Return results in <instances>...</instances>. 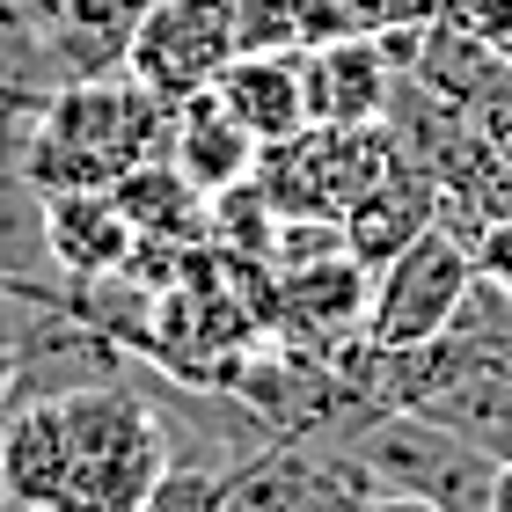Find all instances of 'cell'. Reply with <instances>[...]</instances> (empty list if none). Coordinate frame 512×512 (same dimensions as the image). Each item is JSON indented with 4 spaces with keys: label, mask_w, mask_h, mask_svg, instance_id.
Returning a JSON list of instances; mask_svg holds the SVG:
<instances>
[{
    "label": "cell",
    "mask_w": 512,
    "mask_h": 512,
    "mask_svg": "<svg viewBox=\"0 0 512 512\" xmlns=\"http://www.w3.org/2000/svg\"><path fill=\"white\" fill-rule=\"evenodd\" d=\"M66 410V483L52 512H139L147 491L169 476V417L132 381H88L59 395Z\"/></svg>",
    "instance_id": "obj_1"
},
{
    "label": "cell",
    "mask_w": 512,
    "mask_h": 512,
    "mask_svg": "<svg viewBox=\"0 0 512 512\" xmlns=\"http://www.w3.org/2000/svg\"><path fill=\"white\" fill-rule=\"evenodd\" d=\"M154 139H169V103L118 66V74H88V81H66L59 96H44L22 169L37 191H66V183L110 191L132 161L154 154Z\"/></svg>",
    "instance_id": "obj_2"
},
{
    "label": "cell",
    "mask_w": 512,
    "mask_h": 512,
    "mask_svg": "<svg viewBox=\"0 0 512 512\" xmlns=\"http://www.w3.org/2000/svg\"><path fill=\"white\" fill-rule=\"evenodd\" d=\"M337 454H352L374 491L425 498L439 512H491V476L498 461L469 447L461 432L432 425L425 410H366L352 432L330 439Z\"/></svg>",
    "instance_id": "obj_3"
},
{
    "label": "cell",
    "mask_w": 512,
    "mask_h": 512,
    "mask_svg": "<svg viewBox=\"0 0 512 512\" xmlns=\"http://www.w3.org/2000/svg\"><path fill=\"white\" fill-rule=\"evenodd\" d=\"M388 161L395 154L381 125H300L271 147H256L249 183L264 191L278 220H337Z\"/></svg>",
    "instance_id": "obj_4"
},
{
    "label": "cell",
    "mask_w": 512,
    "mask_h": 512,
    "mask_svg": "<svg viewBox=\"0 0 512 512\" xmlns=\"http://www.w3.org/2000/svg\"><path fill=\"white\" fill-rule=\"evenodd\" d=\"M469 278H476V249L432 220L403 256H388L374 271L359 337L366 344H425V337H439L447 315L461 308V293H469Z\"/></svg>",
    "instance_id": "obj_5"
},
{
    "label": "cell",
    "mask_w": 512,
    "mask_h": 512,
    "mask_svg": "<svg viewBox=\"0 0 512 512\" xmlns=\"http://www.w3.org/2000/svg\"><path fill=\"white\" fill-rule=\"evenodd\" d=\"M227 59H235V8L227 0H161L125 44V74L139 88H154L161 103L213 88Z\"/></svg>",
    "instance_id": "obj_6"
},
{
    "label": "cell",
    "mask_w": 512,
    "mask_h": 512,
    "mask_svg": "<svg viewBox=\"0 0 512 512\" xmlns=\"http://www.w3.org/2000/svg\"><path fill=\"white\" fill-rule=\"evenodd\" d=\"M366 286H374V271L352 249H330V256L293 264V271H271V337L293 344V352L337 359L366 322Z\"/></svg>",
    "instance_id": "obj_7"
},
{
    "label": "cell",
    "mask_w": 512,
    "mask_h": 512,
    "mask_svg": "<svg viewBox=\"0 0 512 512\" xmlns=\"http://www.w3.org/2000/svg\"><path fill=\"white\" fill-rule=\"evenodd\" d=\"M403 66L388 59L381 30H344L300 44V96H308V125H381L388 88Z\"/></svg>",
    "instance_id": "obj_8"
},
{
    "label": "cell",
    "mask_w": 512,
    "mask_h": 512,
    "mask_svg": "<svg viewBox=\"0 0 512 512\" xmlns=\"http://www.w3.org/2000/svg\"><path fill=\"white\" fill-rule=\"evenodd\" d=\"M44 256H52V271H66V286L118 278L125 256H132V220L118 213L110 191H96V183L44 191Z\"/></svg>",
    "instance_id": "obj_9"
},
{
    "label": "cell",
    "mask_w": 512,
    "mask_h": 512,
    "mask_svg": "<svg viewBox=\"0 0 512 512\" xmlns=\"http://www.w3.org/2000/svg\"><path fill=\"white\" fill-rule=\"evenodd\" d=\"M432 220H439V183H432L425 169H410V161H388V169L337 213L344 249H352L366 271H381L388 256H403Z\"/></svg>",
    "instance_id": "obj_10"
},
{
    "label": "cell",
    "mask_w": 512,
    "mask_h": 512,
    "mask_svg": "<svg viewBox=\"0 0 512 512\" xmlns=\"http://www.w3.org/2000/svg\"><path fill=\"white\" fill-rule=\"evenodd\" d=\"M403 74H417L432 96H447L461 118H469V110H483L512 81V52H498L491 37H476L469 22H454L447 8H439L432 22H417V30H410Z\"/></svg>",
    "instance_id": "obj_11"
},
{
    "label": "cell",
    "mask_w": 512,
    "mask_h": 512,
    "mask_svg": "<svg viewBox=\"0 0 512 512\" xmlns=\"http://www.w3.org/2000/svg\"><path fill=\"white\" fill-rule=\"evenodd\" d=\"M66 483V410L59 395H15L0 410V498L15 512H52Z\"/></svg>",
    "instance_id": "obj_12"
},
{
    "label": "cell",
    "mask_w": 512,
    "mask_h": 512,
    "mask_svg": "<svg viewBox=\"0 0 512 512\" xmlns=\"http://www.w3.org/2000/svg\"><path fill=\"white\" fill-rule=\"evenodd\" d=\"M213 96L227 103V118H235L256 147L300 132V125H308V96H300V44H278V52H235L213 74Z\"/></svg>",
    "instance_id": "obj_13"
},
{
    "label": "cell",
    "mask_w": 512,
    "mask_h": 512,
    "mask_svg": "<svg viewBox=\"0 0 512 512\" xmlns=\"http://www.w3.org/2000/svg\"><path fill=\"white\" fill-rule=\"evenodd\" d=\"M417 410L483 447L491 461H512V352H469Z\"/></svg>",
    "instance_id": "obj_14"
},
{
    "label": "cell",
    "mask_w": 512,
    "mask_h": 512,
    "mask_svg": "<svg viewBox=\"0 0 512 512\" xmlns=\"http://www.w3.org/2000/svg\"><path fill=\"white\" fill-rule=\"evenodd\" d=\"M169 161L198 183L205 198H220V191H235V183H249L256 139L227 118V103L213 96V88H198V96L169 103Z\"/></svg>",
    "instance_id": "obj_15"
},
{
    "label": "cell",
    "mask_w": 512,
    "mask_h": 512,
    "mask_svg": "<svg viewBox=\"0 0 512 512\" xmlns=\"http://www.w3.org/2000/svg\"><path fill=\"white\" fill-rule=\"evenodd\" d=\"M220 476L213 461H169V476L147 491V505L139 512H220Z\"/></svg>",
    "instance_id": "obj_16"
},
{
    "label": "cell",
    "mask_w": 512,
    "mask_h": 512,
    "mask_svg": "<svg viewBox=\"0 0 512 512\" xmlns=\"http://www.w3.org/2000/svg\"><path fill=\"white\" fill-rule=\"evenodd\" d=\"M454 22H469L476 37H491L498 52H512V0H447Z\"/></svg>",
    "instance_id": "obj_17"
},
{
    "label": "cell",
    "mask_w": 512,
    "mask_h": 512,
    "mask_svg": "<svg viewBox=\"0 0 512 512\" xmlns=\"http://www.w3.org/2000/svg\"><path fill=\"white\" fill-rule=\"evenodd\" d=\"M469 125L483 132V147H491V154L505 161V169H512V81H505L483 110H469Z\"/></svg>",
    "instance_id": "obj_18"
},
{
    "label": "cell",
    "mask_w": 512,
    "mask_h": 512,
    "mask_svg": "<svg viewBox=\"0 0 512 512\" xmlns=\"http://www.w3.org/2000/svg\"><path fill=\"white\" fill-rule=\"evenodd\" d=\"M476 271H491L498 286H512V220H491L476 242Z\"/></svg>",
    "instance_id": "obj_19"
},
{
    "label": "cell",
    "mask_w": 512,
    "mask_h": 512,
    "mask_svg": "<svg viewBox=\"0 0 512 512\" xmlns=\"http://www.w3.org/2000/svg\"><path fill=\"white\" fill-rule=\"evenodd\" d=\"M366 512H439V505H425V498H403V491H374V498H366Z\"/></svg>",
    "instance_id": "obj_20"
},
{
    "label": "cell",
    "mask_w": 512,
    "mask_h": 512,
    "mask_svg": "<svg viewBox=\"0 0 512 512\" xmlns=\"http://www.w3.org/2000/svg\"><path fill=\"white\" fill-rule=\"evenodd\" d=\"M491 512H512V461H498V476H491Z\"/></svg>",
    "instance_id": "obj_21"
},
{
    "label": "cell",
    "mask_w": 512,
    "mask_h": 512,
    "mask_svg": "<svg viewBox=\"0 0 512 512\" xmlns=\"http://www.w3.org/2000/svg\"><path fill=\"white\" fill-rule=\"evenodd\" d=\"M15 403V344H0V410Z\"/></svg>",
    "instance_id": "obj_22"
},
{
    "label": "cell",
    "mask_w": 512,
    "mask_h": 512,
    "mask_svg": "<svg viewBox=\"0 0 512 512\" xmlns=\"http://www.w3.org/2000/svg\"><path fill=\"white\" fill-rule=\"evenodd\" d=\"M15 8H22V0H0V22H8V15H15Z\"/></svg>",
    "instance_id": "obj_23"
},
{
    "label": "cell",
    "mask_w": 512,
    "mask_h": 512,
    "mask_svg": "<svg viewBox=\"0 0 512 512\" xmlns=\"http://www.w3.org/2000/svg\"><path fill=\"white\" fill-rule=\"evenodd\" d=\"M22 8H59V0H22Z\"/></svg>",
    "instance_id": "obj_24"
}]
</instances>
